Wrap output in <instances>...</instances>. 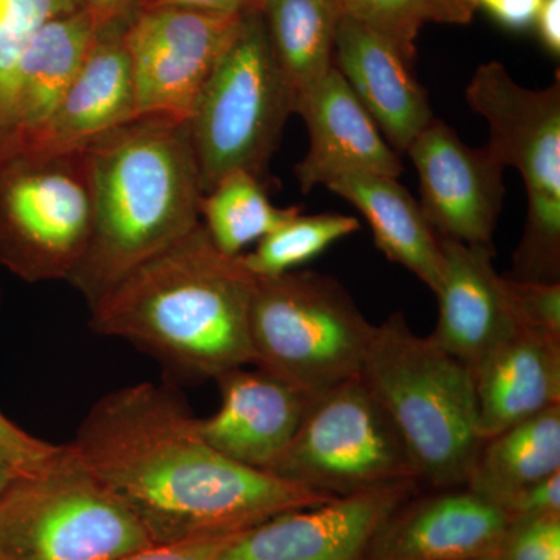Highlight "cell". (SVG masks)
<instances>
[{
    "label": "cell",
    "mask_w": 560,
    "mask_h": 560,
    "mask_svg": "<svg viewBox=\"0 0 560 560\" xmlns=\"http://www.w3.org/2000/svg\"><path fill=\"white\" fill-rule=\"evenodd\" d=\"M234 536L235 534L197 537V539L172 541V544L151 545L145 550L132 552L120 560H213L217 552Z\"/></svg>",
    "instance_id": "cell-34"
},
{
    "label": "cell",
    "mask_w": 560,
    "mask_h": 560,
    "mask_svg": "<svg viewBox=\"0 0 560 560\" xmlns=\"http://www.w3.org/2000/svg\"><path fill=\"white\" fill-rule=\"evenodd\" d=\"M466 102L488 121L489 143L504 165L522 173L528 195L525 231L510 278L560 279V81L545 90L515 83L500 62L480 66Z\"/></svg>",
    "instance_id": "cell-8"
},
{
    "label": "cell",
    "mask_w": 560,
    "mask_h": 560,
    "mask_svg": "<svg viewBox=\"0 0 560 560\" xmlns=\"http://www.w3.org/2000/svg\"><path fill=\"white\" fill-rule=\"evenodd\" d=\"M18 474L16 470L13 469V466L0 455V500L3 499L11 485H13L14 480H16Z\"/></svg>",
    "instance_id": "cell-39"
},
{
    "label": "cell",
    "mask_w": 560,
    "mask_h": 560,
    "mask_svg": "<svg viewBox=\"0 0 560 560\" xmlns=\"http://www.w3.org/2000/svg\"><path fill=\"white\" fill-rule=\"evenodd\" d=\"M259 11L272 55L300 94L334 66L337 0H260Z\"/></svg>",
    "instance_id": "cell-24"
},
{
    "label": "cell",
    "mask_w": 560,
    "mask_h": 560,
    "mask_svg": "<svg viewBox=\"0 0 560 560\" xmlns=\"http://www.w3.org/2000/svg\"><path fill=\"white\" fill-rule=\"evenodd\" d=\"M267 474L330 499L419 481L399 431L361 377L312 397Z\"/></svg>",
    "instance_id": "cell-10"
},
{
    "label": "cell",
    "mask_w": 560,
    "mask_h": 560,
    "mask_svg": "<svg viewBox=\"0 0 560 560\" xmlns=\"http://www.w3.org/2000/svg\"><path fill=\"white\" fill-rule=\"evenodd\" d=\"M560 471V404L482 442L466 488L501 506Z\"/></svg>",
    "instance_id": "cell-23"
},
{
    "label": "cell",
    "mask_w": 560,
    "mask_h": 560,
    "mask_svg": "<svg viewBox=\"0 0 560 560\" xmlns=\"http://www.w3.org/2000/svg\"><path fill=\"white\" fill-rule=\"evenodd\" d=\"M326 187L363 213L375 245L386 259L407 268L434 293L440 290V237L419 202L397 178L371 172H348L329 180Z\"/></svg>",
    "instance_id": "cell-22"
},
{
    "label": "cell",
    "mask_w": 560,
    "mask_h": 560,
    "mask_svg": "<svg viewBox=\"0 0 560 560\" xmlns=\"http://www.w3.org/2000/svg\"><path fill=\"white\" fill-rule=\"evenodd\" d=\"M300 208H278L268 198L261 179L235 172L202 195L200 221L213 245L230 257L242 256L253 243L278 230Z\"/></svg>",
    "instance_id": "cell-25"
},
{
    "label": "cell",
    "mask_w": 560,
    "mask_h": 560,
    "mask_svg": "<svg viewBox=\"0 0 560 560\" xmlns=\"http://www.w3.org/2000/svg\"><path fill=\"white\" fill-rule=\"evenodd\" d=\"M243 16L179 7L140 9L125 32L136 117L189 120Z\"/></svg>",
    "instance_id": "cell-11"
},
{
    "label": "cell",
    "mask_w": 560,
    "mask_h": 560,
    "mask_svg": "<svg viewBox=\"0 0 560 560\" xmlns=\"http://www.w3.org/2000/svg\"><path fill=\"white\" fill-rule=\"evenodd\" d=\"M360 377L399 431L420 485L466 488L485 442L469 368L396 312L375 326Z\"/></svg>",
    "instance_id": "cell-4"
},
{
    "label": "cell",
    "mask_w": 560,
    "mask_h": 560,
    "mask_svg": "<svg viewBox=\"0 0 560 560\" xmlns=\"http://www.w3.org/2000/svg\"><path fill=\"white\" fill-rule=\"evenodd\" d=\"M94 223L86 147L0 158V261L31 282L69 280Z\"/></svg>",
    "instance_id": "cell-9"
},
{
    "label": "cell",
    "mask_w": 560,
    "mask_h": 560,
    "mask_svg": "<svg viewBox=\"0 0 560 560\" xmlns=\"http://www.w3.org/2000/svg\"><path fill=\"white\" fill-rule=\"evenodd\" d=\"M334 66L390 149L407 153L434 119L429 94L412 75L411 66L385 39L346 14H340L335 33Z\"/></svg>",
    "instance_id": "cell-19"
},
{
    "label": "cell",
    "mask_w": 560,
    "mask_h": 560,
    "mask_svg": "<svg viewBox=\"0 0 560 560\" xmlns=\"http://www.w3.org/2000/svg\"><path fill=\"white\" fill-rule=\"evenodd\" d=\"M68 444L154 545L231 536L331 500L221 455L178 390L156 383L105 394Z\"/></svg>",
    "instance_id": "cell-1"
},
{
    "label": "cell",
    "mask_w": 560,
    "mask_h": 560,
    "mask_svg": "<svg viewBox=\"0 0 560 560\" xmlns=\"http://www.w3.org/2000/svg\"><path fill=\"white\" fill-rule=\"evenodd\" d=\"M534 27L537 28L545 49L558 57L560 54V0H544Z\"/></svg>",
    "instance_id": "cell-37"
},
{
    "label": "cell",
    "mask_w": 560,
    "mask_h": 560,
    "mask_svg": "<svg viewBox=\"0 0 560 560\" xmlns=\"http://www.w3.org/2000/svg\"><path fill=\"white\" fill-rule=\"evenodd\" d=\"M407 154L418 172L420 208L438 237L492 245L506 194V167L488 145H466L445 121L433 119Z\"/></svg>",
    "instance_id": "cell-13"
},
{
    "label": "cell",
    "mask_w": 560,
    "mask_h": 560,
    "mask_svg": "<svg viewBox=\"0 0 560 560\" xmlns=\"http://www.w3.org/2000/svg\"><path fill=\"white\" fill-rule=\"evenodd\" d=\"M416 493L375 534L366 560H467L497 556L511 517L467 488Z\"/></svg>",
    "instance_id": "cell-14"
},
{
    "label": "cell",
    "mask_w": 560,
    "mask_h": 560,
    "mask_svg": "<svg viewBox=\"0 0 560 560\" xmlns=\"http://www.w3.org/2000/svg\"><path fill=\"white\" fill-rule=\"evenodd\" d=\"M154 545L69 444L0 500V560H120Z\"/></svg>",
    "instance_id": "cell-7"
},
{
    "label": "cell",
    "mask_w": 560,
    "mask_h": 560,
    "mask_svg": "<svg viewBox=\"0 0 560 560\" xmlns=\"http://www.w3.org/2000/svg\"><path fill=\"white\" fill-rule=\"evenodd\" d=\"M75 9L73 0H0V156L9 143L11 102L25 49L46 22Z\"/></svg>",
    "instance_id": "cell-27"
},
{
    "label": "cell",
    "mask_w": 560,
    "mask_h": 560,
    "mask_svg": "<svg viewBox=\"0 0 560 560\" xmlns=\"http://www.w3.org/2000/svg\"><path fill=\"white\" fill-rule=\"evenodd\" d=\"M337 2H340V0H337Z\"/></svg>",
    "instance_id": "cell-41"
},
{
    "label": "cell",
    "mask_w": 560,
    "mask_h": 560,
    "mask_svg": "<svg viewBox=\"0 0 560 560\" xmlns=\"http://www.w3.org/2000/svg\"><path fill=\"white\" fill-rule=\"evenodd\" d=\"M431 21L447 24H467L474 11L456 5L452 0H429Z\"/></svg>",
    "instance_id": "cell-38"
},
{
    "label": "cell",
    "mask_w": 560,
    "mask_h": 560,
    "mask_svg": "<svg viewBox=\"0 0 560 560\" xmlns=\"http://www.w3.org/2000/svg\"><path fill=\"white\" fill-rule=\"evenodd\" d=\"M260 0H143L140 9L150 7H179V9H191L210 11V13L235 14L243 16L249 11L259 9Z\"/></svg>",
    "instance_id": "cell-36"
},
{
    "label": "cell",
    "mask_w": 560,
    "mask_h": 560,
    "mask_svg": "<svg viewBox=\"0 0 560 560\" xmlns=\"http://www.w3.org/2000/svg\"><path fill=\"white\" fill-rule=\"evenodd\" d=\"M471 375L486 441L560 404V340L521 326Z\"/></svg>",
    "instance_id": "cell-20"
},
{
    "label": "cell",
    "mask_w": 560,
    "mask_h": 560,
    "mask_svg": "<svg viewBox=\"0 0 560 560\" xmlns=\"http://www.w3.org/2000/svg\"><path fill=\"white\" fill-rule=\"evenodd\" d=\"M420 482H390L282 512L235 534L213 560H366L372 540Z\"/></svg>",
    "instance_id": "cell-12"
},
{
    "label": "cell",
    "mask_w": 560,
    "mask_h": 560,
    "mask_svg": "<svg viewBox=\"0 0 560 560\" xmlns=\"http://www.w3.org/2000/svg\"><path fill=\"white\" fill-rule=\"evenodd\" d=\"M518 324L560 340V282H530L506 276Z\"/></svg>",
    "instance_id": "cell-29"
},
{
    "label": "cell",
    "mask_w": 560,
    "mask_h": 560,
    "mask_svg": "<svg viewBox=\"0 0 560 560\" xmlns=\"http://www.w3.org/2000/svg\"><path fill=\"white\" fill-rule=\"evenodd\" d=\"M440 316L430 335L442 350L470 371L518 330L506 276L493 267L492 245L440 237Z\"/></svg>",
    "instance_id": "cell-15"
},
{
    "label": "cell",
    "mask_w": 560,
    "mask_h": 560,
    "mask_svg": "<svg viewBox=\"0 0 560 560\" xmlns=\"http://www.w3.org/2000/svg\"><path fill=\"white\" fill-rule=\"evenodd\" d=\"M341 14L366 25L390 44L412 68L416 39L431 21L429 0H340Z\"/></svg>",
    "instance_id": "cell-28"
},
{
    "label": "cell",
    "mask_w": 560,
    "mask_h": 560,
    "mask_svg": "<svg viewBox=\"0 0 560 560\" xmlns=\"http://www.w3.org/2000/svg\"><path fill=\"white\" fill-rule=\"evenodd\" d=\"M296 102L259 9L249 11L189 117L202 195L231 173L261 179Z\"/></svg>",
    "instance_id": "cell-6"
},
{
    "label": "cell",
    "mask_w": 560,
    "mask_h": 560,
    "mask_svg": "<svg viewBox=\"0 0 560 560\" xmlns=\"http://www.w3.org/2000/svg\"><path fill=\"white\" fill-rule=\"evenodd\" d=\"M307 125L311 147L294 167L302 194L348 172L399 178L400 154L390 149L340 70L331 66L298 94L296 113Z\"/></svg>",
    "instance_id": "cell-16"
},
{
    "label": "cell",
    "mask_w": 560,
    "mask_h": 560,
    "mask_svg": "<svg viewBox=\"0 0 560 560\" xmlns=\"http://www.w3.org/2000/svg\"><path fill=\"white\" fill-rule=\"evenodd\" d=\"M360 228L355 217L341 213H298L257 242L256 249L242 254L241 259L256 278H276L298 270Z\"/></svg>",
    "instance_id": "cell-26"
},
{
    "label": "cell",
    "mask_w": 560,
    "mask_h": 560,
    "mask_svg": "<svg viewBox=\"0 0 560 560\" xmlns=\"http://www.w3.org/2000/svg\"><path fill=\"white\" fill-rule=\"evenodd\" d=\"M256 276L221 253L201 221L91 305L95 334L130 342L180 381H217L253 364Z\"/></svg>",
    "instance_id": "cell-2"
},
{
    "label": "cell",
    "mask_w": 560,
    "mask_h": 560,
    "mask_svg": "<svg viewBox=\"0 0 560 560\" xmlns=\"http://www.w3.org/2000/svg\"><path fill=\"white\" fill-rule=\"evenodd\" d=\"M375 326L331 276L294 270L256 278L253 366L315 397L360 377Z\"/></svg>",
    "instance_id": "cell-5"
},
{
    "label": "cell",
    "mask_w": 560,
    "mask_h": 560,
    "mask_svg": "<svg viewBox=\"0 0 560 560\" xmlns=\"http://www.w3.org/2000/svg\"><path fill=\"white\" fill-rule=\"evenodd\" d=\"M500 560H560V517L514 518L497 552Z\"/></svg>",
    "instance_id": "cell-30"
},
{
    "label": "cell",
    "mask_w": 560,
    "mask_h": 560,
    "mask_svg": "<svg viewBox=\"0 0 560 560\" xmlns=\"http://www.w3.org/2000/svg\"><path fill=\"white\" fill-rule=\"evenodd\" d=\"M452 2L471 11L485 10L504 28L523 32L534 28L544 0H452Z\"/></svg>",
    "instance_id": "cell-33"
},
{
    "label": "cell",
    "mask_w": 560,
    "mask_h": 560,
    "mask_svg": "<svg viewBox=\"0 0 560 560\" xmlns=\"http://www.w3.org/2000/svg\"><path fill=\"white\" fill-rule=\"evenodd\" d=\"M501 510L514 518L560 517V471L518 490Z\"/></svg>",
    "instance_id": "cell-32"
},
{
    "label": "cell",
    "mask_w": 560,
    "mask_h": 560,
    "mask_svg": "<svg viewBox=\"0 0 560 560\" xmlns=\"http://www.w3.org/2000/svg\"><path fill=\"white\" fill-rule=\"evenodd\" d=\"M467 560H500L497 556H489V558H477V559H467Z\"/></svg>",
    "instance_id": "cell-40"
},
{
    "label": "cell",
    "mask_w": 560,
    "mask_h": 560,
    "mask_svg": "<svg viewBox=\"0 0 560 560\" xmlns=\"http://www.w3.org/2000/svg\"><path fill=\"white\" fill-rule=\"evenodd\" d=\"M60 448V444H50L20 429L0 412V455L9 460L18 477L35 470Z\"/></svg>",
    "instance_id": "cell-31"
},
{
    "label": "cell",
    "mask_w": 560,
    "mask_h": 560,
    "mask_svg": "<svg viewBox=\"0 0 560 560\" xmlns=\"http://www.w3.org/2000/svg\"><path fill=\"white\" fill-rule=\"evenodd\" d=\"M94 223L68 282L88 307L200 224V171L189 120L136 117L86 145Z\"/></svg>",
    "instance_id": "cell-3"
},
{
    "label": "cell",
    "mask_w": 560,
    "mask_h": 560,
    "mask_svg": "<svg viewBox=\"0 0 560 560\" xmlns=\"http://www.w3.org/2000/svg\"><path fill=\"white\" fill-rule=\"evenodd\" d=\"M220 407L198 419L210 447L242 466L267 471L289 447L312 397L248 366L220 375Z\"/></svg>",
    "instance_id": "cell-17"
},
{
    "label": "cell",
    "mask_w": 560,
    "mask_h": 560,
    "mask_svg": "<svg viewBox=\"0 0 560 560\" xmlns=\"http://www.w3.org/2000/svg\"><path fill=\"white\" fill-rule=\"evenodd\" d=\"M128 22L98 27L90 54L65 97L43 128L16 151L81 149L136 119L135 81L125 43Z\"/></svg>",
    "instance_id": "cell-18"
},
{
    "label": "cell",
    "mask_w": 560,
    "mask_h": 560,
    "mask_svg": "<svg viewBox=\"0 0 560 560\" xmlns=\"http://www.w3.org/2000/svg\"><path fill=\"white\" fill-rule=\"evenodd\" d=\"M77 9L90 13L98 27L114 22L130 21L142 7L143 0H73Z\"/></svg>",
    "instance_id": "cell-35"
},
{
    "label": "cell",
    "mask_w": 560,
    "mask_h": 560,
    "mask_svg": "<svg viewBox=\"0 0 560 560\" xmlns=\"http://www.w3.org/2000/svg\"><path fill=\"white\" fill-rule=\"evenodd\" d=\"M98 25L75 9L39 28L24 51L14 83L10 135L2 156L21 149L49 120L90 54Z\"/></svg>",
    "instance_id": "cell-21"
}]
</instances>
